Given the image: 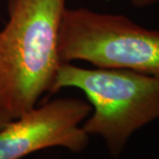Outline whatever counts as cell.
<instances>
[{"label": "cell", "instance_id": "6da1fadb", "mask_svg": "<svg viewBox=\"0 0 159 159\" xmlns=\"http://www.w3.org/2000/svg\"><path fill=\"white\" fill-rule=\"evenodd\" d=\"M66 0H9L0 31V108L11 119L50 93L62 62L59 32Z\"/></svg>", "mask_w": 159, "mask_h": 159}, {"label": "cell", "instance_id": "7a4b0ae2", "mask_svg": "<svg viewBox=\"0 0 159 159\" xmlns=\"http://www.w3.org/2000/svg\"><path fill=\"white\" fill-rule=\"evenodd\" d=\"M74 87L91 106L81 125L89 136L105 141L111 157L118 158L139 129L159 120V77L123 69H86L63 63L50 93Z\"/></svg>", "mask_w": 159, "mask_h": 159}, {"label": "cell", "instance_id": "3957f363", "mask_svg": "<svg viewBox=\"0 0 159 159\" xmlns=\"http://www.w3.org/2000/svg\"><path fill=\"white\" fill-rule=\"evenodd\" d=\"M62 63L83 61L97 68L159 77V31L121 15L65 8L59 32Z\"/></svg>", "mask_w": 159, "mask_h": 159}, {"label": "cell", "instance_id": "277c9868", "mask_svg": "<svg viewBox=\"0 0 159 159\" xmlns=\"http://www.w3.org/2000/svg\"><path fill=\"white\" fill-rule=\"evenodd\" d=\"M90 112L89 102L75 98H62L34 107L0 128V159H22L52 147L72 152L84 150L89 136L81 123Z\"/></svg>", "mask_w": 159, "mask_h": 159}, {"label": "cell", "instance_id": "5b68a950", "mask_svg": "<svg viewBox=\"0 0 159 159\" xmlns=\"http://www.w3.org/2000/svg\"><path fill=\"white\" fill-rule=\"evenodd\" d=\"M130 4H133L134 7L138 8H144V7H148V6H151L155 4V3L159 2V0H127Z\"/></svg>", "mask_w": 159, "mask_h": 159}, {"label": "cell", "instance_id": "8992f818", "mask_svg": "<svg viewBox=\"0 0 159 159\" xmlns=\"http://www.w3.org/2000/svg\"><path fill=\"white\" fill-rule=\"evenodd\" d=\"M11 120H13V119H11V118L9 117L1 108H0V128L4 127L5 125L8 124Z\"/></svg>", "mask_w": 159, "mask_h": 159}]
</instances>
